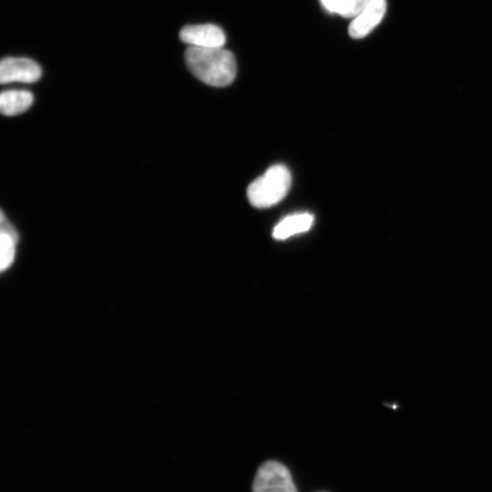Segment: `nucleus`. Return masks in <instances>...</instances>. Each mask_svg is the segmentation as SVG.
<instances>
[{"label":"nucleus","instance_id":"nucleus-4","mask_svg":"<svg viewBox=\"0 0 492 492\" xmlns=\"http://www.w3.org/2000/svg\"><path fill=\"white\" fill-rule=\"evenodd\" d=\"M42 74L39 65L26 57H5L0 63V82L33 83L37 81Z\"/></svg>","mask_w":492,"mask_h":492},{"label":"nucleus","instance_id":"nucleus-5","mask_svg":"<svg viewBox=\"0 0 492 492\" xmlns=\"http://www.w3.org/2000/svg\"><path fill=\"white\" fill-rule=\"evenodd\" d=\"M179 38L190 46L202 48L222 47L226 40L221 28L211 24L186 26L181 28Z\"/></svg>","mask_w":492,"mask_h":492},{"label":"nucleus","instance_id":"nucleus-9","mask_svg":"<svg viewBox=\"0 0 492 492\" xmlns=\"http://www.w3.org/2000/svg\"><path fill=\"white\" fill-rule=\"evenodd\" d=\"M18 234L11 223H6L0 230V267L7 269L13 262Z\"/></svg>","mask_w":492,"mask_h":492},{"label":"nucleus","instance_id":"nucleus-2","mask_svg":"<svg viewBox=\"0 0 492 492\" xmlns=\"http://www.w3.org/2000/svg\"><path fill=\"white\" fill-rule=\"evenodd\" d=\"M291 182V173L284 165L272 166L249 185L248 200L256 208L273 206L287 195Z\"/></svg>","mask_w":492,"mask_h":492},{"label":"nucleus","instance_id":"nucleus-1","mask_svg":"<svg viewBox=\"0 0 492 492\" xmlns=\"http://www.w3.org/2000/svg\"><path fill=\"white\" fill-rule=\"evenodd\" d=\"M184 58L189 70L207 85L224 87L235 78L237 67L234 56L222 47L189 46Z\"/></svg>","mask_w":492,"mask_h":492},{"label":"nucleus","instance_id":"nucleus-7","mask_svg":"<svg viewBox=\"0 0 492 492\" xmlns=\"http://www.w3.org/2000/svg\"><path fill=\"white\" fill-rule=\"evenodd\" d=\"M313 221L310 213H296L282 219L273 229L272 237L276 240H285L298 233L307 231Z\"/></svg>","mask_w":492,"mask_h":492},{"label":"nucleus","instance_id":"nucleus-8","mask_svg":"<svg viewBox=\"0 0 492 492\" xmlns=\"http://www.w3.org/2000/svg\"><path fill=\"white\" fill-rule=\"evenodd\" d=\"M33 95L26 90H6L0 96V110L5 116H16L26 111L33 103Z\"/></svg>","mask_w":492,"mask_h":492},{"label":"nucleus","instance_id":"nucleus-3","mask_svg":"<svg viewBox=\"0 0 492 492\" xmlns=\"http://www.w3.org/2000/svg\"><path fill=\"white\" fill-rule=\"evenodd\" d=\"M252 492H298L292 475L283 464L271 460L257 470Z\"/></svg>","mask_w":492,"mask_h":492},{"label":"nucleus","instance_id":"nucleus-11","mask_svg":"<svg viewBox=\"0 0 492 492\" xmlns=\"http://www.w3.org/2000/svg\"><path fill=\"white\" fill-rule=\"evenodd\" d=\"M323 6L330 13L338 12L339 0H320Z\"/></svg>","mask_w":492,"mask_h":492},{"label":"nucleus","instance_id":"nucleus-10","mask_svg":"<svg viewBox=\"0 0 492 492\" xmlns=\"http://www.w3.org/2000/svg\"><path fill=\"white\" fill-rule=\"evenodd\" d=\"M371 0H339L338 12L346 18L355 17Z\"/></svg>","mask_w":492,"mask_h":492},{"label":"nucleus","instance_id":"nucleus-6","mask_svg":"<svg viewBox=\"0 0 492 492\" xmlns=\"http://www.w3.org/2000/svg\"><path fill=\"white\" fill-rule=\"evenodd\" d=\"M386 11V0H371L366 6L353 18L349 26V35L353 38L367 36L382 20Z\"/></svg>","mask_w":492,"mask_h":492}]
</instances>
